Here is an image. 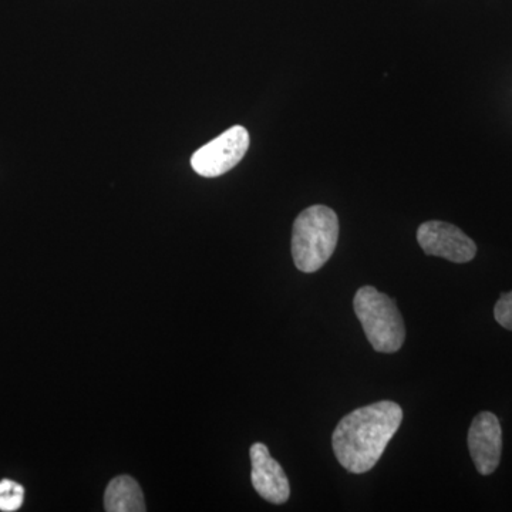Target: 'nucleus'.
<instances>
[{"instance_id":"nucleus-1","label":"nucleus","mask_w":512,"mask_h":512,"mask_svg":"<svg viewBox=\"0 0 512 512\" xmlns=\"http://www.w3.org/2000/svg\"><path fill=\"white\" fill-rule=\"evenodd\" d=\"M402 420V407L387 400L360 407L343 417L332 437L333 451L340 466L353 474L372 470Z\"/></svg>"},{"instance_id":"nucleus-2","label":"nucleus","mask_w":512,"mask_h":512,"mask_svg":"<svg viewBox=\"0 0 512 512\" xmlns=\"http://www.w3.org/2000/svg\"><path fill=\"white\" fill-rule=\"evenodd\" d=\"M339 238L336 212L325 205L306 208L296 218L292 232V256L299 271H319L335 252Z\"/></svg>"},{"instance_id":"nucleus-3","label":"nucleus","mask_w":512,"mask_h":512,"mask_svg":"<svg viewBox=\"0 0 512 512\" xmlns=\"http://www.w3.org/2000/svg\"><path fill=\"white\" fill-rule=\"evenodd\" d=\"M353 306L367 340L376 352L394 353L402 348L406 328L396 303L373 286L357 291Z\"/></svg>"},{"instance_id":"nucleus-4","label":"nucleus","mask_w":512,"mask_h":512,"mask_svg":"<svg viewBox=\"0 0 512 512\" xmlns=\"http://www.w3.org/2000/svg\"><path fill=\"white\" fill-rule=\"evenodd\" d=\"M249 133L247 128L234 126L195 151L191 165L195 173L205 178L220 177L241 163L247 154Z\"/></svg>"},{"instance_id":"nucleus-5","label":"nucleus","mask_w":512,"mask_h":512,"mask_svg":"<svg viewBox=\"0 0 512 512\" xmlns=\"http://www.w3.org/2000/svg\"><path fill=\"white\" fill-rule=\"evenodd\" d=\"M417 241L427 255L440 256L456 264H466L477 254L476 242L448 222H424L417 231Z\"/></svg>"},{"instance_id":"nucleus-6","label":"nucleus","mask_w":512,"mask_h":512,"mask_svg":"<svg viewBox=\"0 0 512 512\" xmlns=\"http://www.w3.org/2000/svg\"><path fill=\"white\" fill-rule=\"evenodd\" d=\"M468 448L478 473L490 476L497 470L503 451V430L493 413L476 416L468 431Z\"/></svg>"},{"instance_id":"nucleus-7","label":"nucleus","mask_w":512,"mask_h":512,"mask_svg":"<svg viewBox=\"0 0 512 512\" xmlns=\"http://www.w3.org/2000/svg\"><path fill=\"white\" fill-rule=\"evenodd\" d=\"M252 463V485L256 493L272 504H285L291 487L281 464L271 457L264 443H255L249 450Z\"/></svg>"},{"instance_id":"nucleus-8","label":"nucleus","mask_w":512,"mask_h":512,"mask_svg":"<svg viewBox=\"0 0 512 512\" xmlns=\"http://www.w3.org/2000/svg\"><path fill=\"white\" fill-rule=\"evenodd\" d=\"M104 508L109 512H144V494L133 477L119 476L113 478L104 494Z\"/></svg>"},{"instance_id":"nucleus-9","label":"nucleus","mask_w":512,"mask_h":512,"mask_svg":"<svg viewBox=\"0 0 512 512\" xmlns=\"http://www.w3.org/2000/svg\"><path fill=\"white\" fill-rule=\"evenodd\" d=\"M25 500V488L15 481H0V511L13 512L22 507Z\"/></svg>"},{"instance_id":"nucleus-10","label":"nucleus","mask_w":512,"mask_h":512,"mask_svg":"<svg viewBox=\"0 0 512 512\" xmlns=\"http://www.w3.org/2000/svg\"><path fill=\"white\" fill-rule=\"evenodd\" d=\"M495 320L503 328L512 330V291L503 293L494 308Z\"/></svg>"}]
</instances>
